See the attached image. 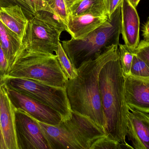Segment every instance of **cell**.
<instances>
[{
	"label": "cell",
	"mask_w": 149,
	"mask_h": 149,
	"mask_svg": "<svg viewBox=\"0 0 149 149\" xmlns=\"http://www.w3.org/2000/svg\"><path fill=\"white\" fill-rule=\"evenodd\" d=\"M72 16L91 14L96 15H108L105 0H77L68 8Z\"/></svg>",
	"instance_id": "ac0fdd59"
},
{
	"label": "cell",
	"mask_w": 149,
	"mask_h": 149,
	"mask_svg": "<svg viewBox=\"0 0 149 149\" xmlns=\"http://www.w3.org/2000/svg\"><path fill=\"white\" fill-rule=\"evenodd\" d=\"M130 75L149 81V63L134 53Z\"/></svg>",
	"instance_id": "ffe728a7"
},
{
	"label": "cell",
	"mask_w": 149,
	"mask_h": 149,
	"mask_svg": "<svg viewBox=\"0 0 149 149\" xmlns=\"http://www.w3.org/2000/svg\"><path fill=\"white\" fill-rule=\"evenodd\" d=\"M121 4L106 22L83 38L62 41V46L76 70L84 62L96 58L109 46L119 45L121 33Z\"/></svg>",
	"instance_id": "277c9868"
},
{
	"label": "cell",
	"mask_w": 149,
	"mask_h": 149,
	"mask_svg": "<svg viewBox=\"0 0 149 149\" xmlns=\"http://www.w3.org/2000/svg\"><path fill=\"white\" fill-rule=\"evenodd\" d=\"M108 17L91 14L75 16L70 15L66 31L73 39H81L102 25Z\"/></svg>",
	"instance_id": "5bb4252c"
},
{
	"label": "cell",
	"mask_w": 149,
	"mask_h": 149,
	"mask_svg": "<svg viewBox=\"0 0 149 149\" xmlns=\"http://www.w3.org/2000/svg\"><path fill=\"white\" fill-rule=\"evenodd\" d=\"M126 101L129 110L149 113V81L124 76Z\"/></svg>",
	"instance_id": "8fae6325"
},
{
	"label": "cell",
	"mask_w": 149,
	"mask_h": 149,
	"mask_svg": "<svg viewBox=\"0 0 149 149\" xmlns=\"http://www.w3.org/2000/svg\"><path fill=\"white\" fill-rule=\"evenodd\" d=\"M99 84L104 129L107 136L120 143L126 142L130 110L126 101L125 79L119 53L102 67Z\"/></svg>",
	"instance_id": "7a4b0ae2"
},
{
	"label": "cell",
	"mask_w": 149,
	"mask_h": 149,
	"mask_svg": "<svg viewBox=\"0 0 149 149\" xmlns=\"http://www.w3.org/2000/svg\"><path fill=\"white\" fill-rule=\"evenodd\" d=\"M108 15L110 16L117 7L121 4L123 0H105Z\"/></svg>",
	"instance_id": "484cf974"
},
{
	"label": "cell",
	"mask_w": 149,
	"mask_h": 149,
	"mask_svg": "<svg viewBox=\"0 0 149 149\" xmlns=\"http://www.w3.org/2000/svg\"><path fill=\"white\" fill-rule=\"evenodd\" d=\"M10 78L33 80L63 88H65L68 80L56 54L32 52L24 49L17 58L4 80Z\"/></svg>",
	"instance_id": "5b68a950"
},
{
	"label": "cell",
	"mask_w": 149,
	"mask_h": 149,
	"mask_svg": "<svg viewBox=\"0 0 149 149\" xmlns=\"http://www.w3.org/2000/svg\"><path fill=\"white\" fill-rule=\"evenodd\" d=\"M9 71L8 63L0 45V82L4 81Z\"/></svg>",
	"instance_id": "d4e9b609"
},
{
	"label": "cell",
	"mask_w": 149,
	"mask_h": 149,
	"mask_svg": "<svg viewBox=\"0 0 149 149\" xmlns=\"http://www.w3.org/2000/svg\"><path fill=\"white\" fill-rule=\"evenodd\" d=\"M0 45L8 60L10 71L18 55L24 49L19 37L1 21Z\"/></svg>",
	"instance_id": "9a60e30c"
},
{
	"label": "cell",
	"mask_w": 149,
	"mask_h": 149,
	"mask_svg": "<svg viewBox=\"0 0 149 149\" xmlns=\"http://www.w3.org/2000/svg\"><path fill=\"white\" fill-rule=\"evenodd\" d=\"M16 122L20 149H50L38 123L29 115L17 108Z\"/></svg>",
	"instance_id": "9c48e42d"
},
{
	"label": "cell",
	"mask_w": 149,
	"mask_h": 149,
	"mask_svg": "<svg viewBox=\"0 0 149 149\" xmlns=\"http://www.w3.org/2000/svg\"><path fill=\"white\" fill-rule=\"evenodd\" d=\"M118 47L111 45L96 58L81 64L77 69L78 76L68 79L65 85L72 110L90 118L103 129L105 122L99 77L104 65L119 53Z\"/></svg>",
	"instance_id": "6da1fadb"
},
{
	"label": "cell",
	"mask_w": 149,
	"mask_h": 149,
	"mask_svg": "<svg viewBox=\"0 0 149 149\" xmlns=\"http://www.w3.org/2000/svg\"><path fill=\"white\" fill-rule=\"evenodd\" d=\"M16 107L5 81L0 82V130L6 149H20L16 122Z\"/></svg>",
	"instance_id": "ba28073f"
},
{
	"label": "cell",
	"mask_w": 149,
	"mask_h": 149,
	"mask_svg": "<svg viewBox=\"0 0 149 149\" xmlns=\"http://www.w3.org/2000/svg\"><path fill=\"white\" fill-rule=\"evenodd\" d=\"M55 53L60 66L68 79H73L76 78L78 76L77 70L72 64L60 42Z\"/></svg>",
	"instance_id": "d6986e66"
},
{
	"label": "cell",
	"mask_w": 149,
	"mask_h": 149,
	"mask_svg": "<svg viewBox=\"0 0 149 149\" xmlns=\"http://www.w3.org/2000/svg\"><path fill=\"white\" fill-rule=\"evenodd\" d=\"M50 8L63 21L67 27L68 17L70 15L65 0H45Z\"/></svg>",
	"instance_id": "7402d4cb"
},
{
	"label": "cell",
	"mask_w": 149,
	"mask_h": 149,
	"mask_svg": "<svg viewBox=\"0 0 149 149\" xmlns=\"http://www.w3.org/2000/svg\"><path fill=\"white\" fill-rule=\"evenodd\" d=\"M90 149H123V143L109 138L107 136L98 139Z\"/></svg>",
	"instance_id": "603a6c76"
},
{
	"label": "cell",
	"mask_w": 149,
	"mask_h": 149,
	"mask_svg": "<svg viewBox=\"0 0 149 149\" xmlns=\"http://www.w3.org/2000/svg\"><path fill=\"white\" fill-rule=\"evenodd\" d=\"M15 5L22 8L28 19L38 16L43 11H48L56 15L45 0H0V8Z\"/></svg>",
	"instance_id": "e0dca14e"
},
{
	"label": "cell",
	"mask_w": 149,
	"mask_h": 149,
	"mask_svg": "<svg viewBox=\"0 0 149 149\" xmlns=\"http://www.w3.org/2000/svg\"><path fill=\"white\" fill-rule=\"evenodd\" d=\"M118 48L120 62L123 75H130L134 53L125 44H120Z\"/></svg>",
	"instance_id": "44dd1931"
},
{
	"label": "cell",
	"mask_w": 149,
	"mask_h": 149,
	"mask_svg": "<svg viewBox=\"0 0 149 149\" xmlns=\"http://www.w3.org/2000/svg\"><path fill=\"white\" fill-rule=\"evenodd\" d=\"M63 31L52 24L34 17L29 19L22 43L28 51L54 54L58 48Z\"/></svg>",
	"instance_id": "52a82bcc"
},
{
	"label": "cell",
	"mask_w": 149,
	"mask_h": 149,
	"mask_svg": "<svg viewBox=\"0 0 149 149\" xmlns=\"http://www.w3.org/2000/svg\"><path fill=\"white\" fill-rule=\"evenodd\" d=\"M65 1L66 4H67V7H68V8H69L73 3L76 1L77 0H65Z\"/></svg>",
	"instance_id": "f546056e"
},
{
	"label": "cell",
	"mask_w": 149,
	"mask_h": 149,
	"mask_svg": "<svg viewBox=\"0 0 149 149\" xmlns=\"http://www.w3.org/2000/svg\"><path fill=\"white\" fill-rule=\"evenodd\" d=\"M143 36L144 40L149 42V17L148 20L143 25L142 29Z\"/></svg>",
	"instance_id": "4316f807"
},
{
	"label": "cell",
	"mask_w": 149,
	"mask_h": 149,
	"mask_svg": "<svg viewBox=\"0 0 149 149\" xmlns=\"http://www.w3.org/2000/svg\"><path fill=\"white\" fill-rule=\"evenodd\" d=\"M4 81L8 87L29 95L56 110L63 120H68L71 116L72 110L65 88L22 78H10Z\"/></svg>",
	"instance_id": "8992f818"
},
{
	"label": "cell",
	"mask_w": 149,
	"mask_h": 149,
	"mask_svg": "<svg viewBox=\"0 0 149 149\" xmlns=\"http://www.w3.org/2000/svg\"><path fill=\"white\" fill-rule=\"evenodd\" d=\"M8 88L10 96L15 106L36 120L52 126L58 125L63 120L60 115L53 108L29 95L8 87Z\"/></svg>",
	"instance_id": "30bf717a"
},
{
	"label": "cell",
	"mask_w": 149,
	"mask_h": 149,
	"mask_svg": "<svg viewBox=\"0 0 149 149\" xmlns=\"http://www.w3.org/2000/svg\"><path fill=\"white\" fill-rule=\"evenodd\" d=\"M134 52L142 59L149 63V42L142 40Z\"/></svg>",
	"instance_id": "cb8c5ba5"
},
{
	"label": "cell",
	"mask_w": 149,
	"mask_h": 149,
	"mask_svg": "<svg viewBox=\"0 0 149 149\" xmlns=\"http://www.w3.org/2000/svg\"><path fill=\"white\" fill-rule=\"evenodd\" d=\"M121 33L125 44L134 51L140 43V18L129 0L121 3Z\"/></svg>",
	"instance_id": "4fadbf2b"
},
{
	"label": "cell",
	"mask_w": 149,
	"mask_h": 149,
	"mask_svg": "<svg viewBox=\"0 0 149 149\" xmlns=\"http://www.w3.org/2000/svg\"><path fill=\"white\" fill-rule=\"evenodd\" d=\"M0 21L22 40L29 19L19 6L0 8Z\"/></svg>",
	"instance_id": "2e32d148"
},
{
	"label": "cell",
	"mask_w": 149,
	"mask_h": 149,
	"mask_svg": "<svg viewBox=\"0 0 149 149\" xmlns=\"http://www.w3.org/2000/svg\"><path fill=\"white\" fill-rule=\"evenodd\" d=\"M33 119L47 139L50 149H90L97 140L107 136L104 129L90 118L73 111L70 119L56 126Z\"/></svg>",
	"instance_id": "3957f363"
},
{
	"label": "cell",
	"mask_w": 149,
	"mask_h": 149,
	"mask_svg": "<svg viewBox=\"0 0 149 149\" xmlns=\"http://www.w3.org/2000/svg\"><path fill=\"white\" fill-rule=\"evenodd\" d=\"M0 149H6L4 141L2 136L1 134V130H0Z\"/></svg>",
	"instance_id": "83f0119b"
},
{
	"label": "cell",
	"mask_w": 149,
	"mask_h": 149,
	"mask_svg": "<svg viewBox=\"0 0 149 149\" xmlns=\"http://www.w3.org/2000/svg\"><path fill=\"white\" fill-rule=\"evenodd\" d=\"M127 136L134 149H149V115L130 110Z\"/></svg>",
	"instance_id": "7c38bea8"
},
{
	"label": "cell",
	"mask_w": 149,
	"mask_h": 149,
	"mask_svg": "<svg viewBox=\"0 0 149 149\" xmlns=\"http://www.w3.org/2000/svg\"><path fill=\"white\" fill-rule=\"evenodd\" d=\"M140 1L141 0H129L131 4L136 8L137 7L138 4H139Z\"/></svg>",
	"instance_id": "f1b7e54d"
},
{
	"label": "cell",
	"mask_w": 149,
	"mask_h": 149,
	"mask_svg": "<svg viewBox=\"0 0 149 149\" xmlns=\"http://www.w3.org/2000/svg\"><path fill=\"white\" fill-rule=\"evenodd\" d=\"M148 115H149V114H148Z\"/></svg>",
	"instance_id": "4dcf8cb0"
}]
</instances>
